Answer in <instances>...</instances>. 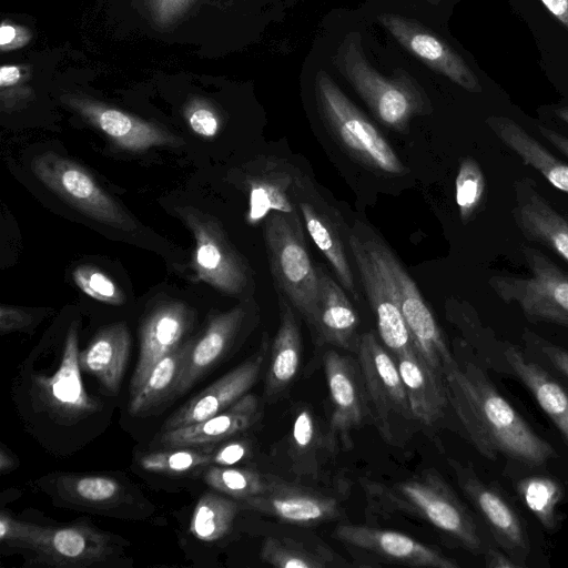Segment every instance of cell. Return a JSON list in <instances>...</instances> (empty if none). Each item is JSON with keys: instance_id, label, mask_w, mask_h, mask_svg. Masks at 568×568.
I'll return each instance as SVG.
<instances>
[{"instance_id": "22", "label": "cell", "mask_w": 568, "mask_h": 568, "mask_svg": "<svg viewBox=\"0 0 568 568\" xmlns=\"http://www.w3.org/2000/svg\"><path fill=\"white\" fill-rule=\"evenodd\" d=\"M511 212L525 239L548 247L568 262V220L538 192L534 180L515 181Z\"/></svg>"}, {"instance_id": "17", "label": "cell", "mask_w": 568, "mask_h": 568, "mask_svg": "<svg viewBox=\"0 0 568 568\" xmlns=\"http://www.w3.org/2000/svg\"><path fill=\"white\" fill-rule=\"evenodd\" d=\"M63 101L121 149L141 152L153 146H179L183 141L166 130L95 100L69 95Z\"/></svg>"}, {"instance_id": "46", "label": "cell", "mask_w": 568, "mask_h": 568, "mask_svg": "<svg viewBox=\"0 0 568 568\" xmlns=\"http://www.w3.org/2000/svg\"><path fill=\"white\" fill-rule=\"evenodd\" d=\"M538 344L544 357L568 381V351L544 339H538Z\"/></svg>"}, {"instance_id": "14", "label": "cell", "mask_w": 568, "mask_h": 568, "mask_svg": "<svg viewBox=\"0 0 568 568\" xmlns=\"http://www.w3.org/2000/svg\"><path fill=\"white\" fill-rule=\"evenodd\" d=\"M385 254L398 290L400 308L415 349L438 375H445L457 365L442 328L426 304L416 283L394 252L386 245Z\"/></svg>"}, {"instance_id": "4", "label": "cell", "mask_w": 568, "mask_h": 568, "mask_svg": "<svg viewBox=\"0 0 568 568\" xmlns=\"http://www.w3.org/2000/svg\"><path fill=\"white\" fill-rule=\"evenodd\" d=\"M357 356L369 407V418L390 444L404 443L414 432V417L393 355L374 332L361 335Z\"/></svg>"}, {"instance_id": "28", "label": "cell", "mask_w": 568, "mask_h": 568, "mask_svg": "<svg viewBox=\"0 0 568 568\" xmlns=\"http://www.w3.org/2000/svg\"><path fill=\"white\" fill-rule=\"evenodd\" d=\"M130 333L119 322L100 329L79 354V367L94 376L111 393H116L130 353Z\"/></svg>"}, {"instance_id": "18", "label": "cell", "mask_w": 568, "mask_h": 568, "mask_svg": "<svg viewBox=\"0 0 568 568\" xmlns=\"http://www.w3.org/2000/svg\"><path fill=\"white\" fill-rule=\"evenodd\" d=\"M240 503L242 509L253 510L293 525H318L343 516L342 506L334 497L287 480L267 494Z\"/></svg>"}, {"instance_id": "50", "label": "cell", "mask_w": 568, "mask_h": 568, "mask_svg": "<svg viewBox=\"0 0 568 568\" xmlns=\"http://www.w3.org/2000/svg\"><path fill=\"white\" fill-rule=\"evenodd\" d=\"M540 134L549 142L551 143L558 151H560L564 155L568 158V138L564 134L539 125L538 126Z\"/></svg>"}, {"instance_id": "12", "label": "cell", "mask_w": 568, "mask_h": 568, "mask_svg": "<svg viewBox=\"0 0 568 568\" xmlns=\"http://www.w3.org/2000/svg\"><path fill=\"white\" fill-rule=\"evenodd\" d=\"M240 182L248 195L246 221L257 224L273 212H300L298 195L308 186L302 172L285 159L258 158L243 165Z\"/></svg>"}, {"instance_id": "26", "label": "cell", "mask_w": 568, "mask_h": 568, "mask_svg": "<svg viewBox=\"0 0 568 568\" xmlns=\"http://www.w3.org/2000/svg\"><path fill=\"white\" fill-rule=\"evenodd\" d=\"M280 324L272 341L264 378V397L278 400L293 384L301 363V329L294 307L277 293Z\"/></svg>"}, {"instance_id": "35", "label": "cell", "mask_w": 568, "mask_h": 568, "mask_svg": "<svg viewBox=\"0 0 568 568\" xmlns=\"http://www.w3.org/2000/svg\"><path fill=\"white\" fill-rule=\"evenodd\" d=\"M261 560L277 568H328L346 566L337 554L325 546H312L287 537L264 540Z\"/></svg>"}, {"instance_id": "37", "label": "cell", "mask_w": 568, "mask_h": 568, "mask_svg": "<svg viewBox=\"0 0 568 568\" xmlns=\"http://www.w3.org/2000/svg\"><path fill=\"white\" fill-rule=\"evenodd\" d=\"M213 445L172 447L148 452L138 463L145 471L164 475L202 473L212 465Z\"/></svg>"}, {"instance_id": "1", "label": "cell", "mask_w": 568, "mask_h": 568, "mask_svg": "<svg viewBox=\"0 0 568 568\" xmlns=\"http://www.w3.org/2000/svg\"><path fill=\"white\" fill-rule=\"evenodd\" d=\"M445 383L449 405L483 456L528 466H541L556 457L552 445L530 427L477 364L457 359Z\"/></svg>"}, {"instance_id": "41", "label": "cell", "mask_w": 568, "mask_h": 568, "mask_svg": "<svg viewBox=\"0 0 568 568\" xmlns=\"http://www.w3.org/2000/svg\"><path fill=\"white\" fill-rule=\"evenodd\" d=\"M255 442L243 435L213 445L212 465L235 466L248 462L255 453Z\"/></svg>"}, {"instance_id": "10", "label": "cell", "mask_w": 568, "mask_h": 568, "mask_svg": "<svg viewBox=\"0 0 568 568\" xmlns=\"http://www.w3.org/2000/svg\"><path fill=\"white\" fill-rule=\"evenodd\" d=\"M123 540L85 523L39 526L29 551L32 564L44 567L82 568L99 566L115 557Z\"/></svg>"}, {"instance_id": "38", "label": "cell", "mask_w": 568, "mask_h": 568, "mask_svg": "<svg viewBox=\"0 0 568 568\" xmlns=\"http://www.w3.org/2000/svg\"><path fill=\"white\" fill-rule=\"evenodd\" d=\"M517 493L526 507L547 529L557 525V506L562 498V487L550 477L530 476L517 483Z\"/></svg>"}, {"instance_id": "7", "label": "cell", "mask_w": 568, "mask_h": 568, "mask_svg": "<svg viewBox=\"0 0 568 568\" xmlns=\"http://www.w3.org/2000/svg\"><path fill=\"white\" fill-rule=\"evenodd\" d=\"M175 210L194 239L192 265L196 278L233 296L251 288L252 270L231 243L220 221L192 206Z\"/></svg>"}, {"instance_id": "36", "label": "cell", "mask_w": 568, "mask_h": 568, "mask_svg": "<svg viewBox=\"0 0 568 568\" xmlns=\"http://www.w3.org/2000/svg\"><path fill=\"white\" fill-rule=\"evenodd\" d=\"M242 509L241 503L220 491H206L192 513L190 530L201 541H216L226 536Z\"/></svg>"}, {"instance_id": "42", "label": "cell", "mask_w": 568, "mask_h": 568, "mask_svg": "<svg viewBox=\"0 0 568 568\" xmlns=\"http://www.w3.org/2000/svg\"><path fill=\"white\" fill-rule=\"evenodd\" d=\"M38 529L39 525L19 520L8 511L0 514V540L8 547L29 550Z\"/></svg>"}, {"instance_id": "52", "label": "cell", "mask_w": 568, "mask_h": 568, "mask_svg": "<svg viewBox=\"0 0 568 568\" xmlns=\"http://www.w3.org/2000/svg\"><path fill=\"white\" fill-rule=\"evenodd\" d=\"M18 466V460L14 455L1 445L0 449V470L1 474L12 471Z\"/></svg>"}, {"instance_id": "9", "label": "cell", "mask_w": 568, "mask_h": 568, "mask_svg": "<svg viewBox=\"0 0 568 568\" xmlns=\"http://www.w3.org/2000/svg\"><path fill=\"white\" fill-rule=\"evenodd\" d=\"M332 536L361 561V566L458 567L438 548L395 530L342 523L334 528Z\"/></svg>"}, {"instance_id": "54", "label": "cell", "mask_w": 568, "mask_h": 568, "mask_svg": "<svg viewBox=\"0 0 568 568\" xmlns=\"http://www.w3.org/2000/svg\"><path fill=\"white\" fill-rule=\"evenodd\" d=\"M433 2H437L438 0H432Z\"/></svg>"}, {"instance_id": "49", "label": "cell", "mask_w": 568, "mask_h": 568, "mask_svg": "<svg viewBox=\"0 0 568 568\" xmlns=\"http://www.w3.org/2000/svg\"><path fill=\"white\" fill-rule=\"evenodd\" d=\"M546 9L568 29V0H540Z\"/></svg>"}, {"instance_id": "21", "label": "cell", "mask_w": 568, "mask_h": 568, "mask_svg": "<svg viewBox=\"0 0 568 568\" xmlns=\"http://www.w3.org/2000/svg\"><path fill=\"white\" fill-rule=\"evenodd\" d=\"M248 314L246 303L212 315L203 333L192 339L175 396L184 394L220 364L235 345Z\"/></svg>"}, {"instance_id": "45", "label": "cell", "mask_w": 568, "mask_h": 568, "mask_svg": "<svg viewBox=\"0 0 568 568\" xmlns=\"http://www.w3.org/2000/svg\"><path fill=\"white\" fill-rule=\"evenodd\" d=\"M30 40L28 30L3 22L0 27V47L3 51L23 47Z\"/></svg>"}, {"instance_id": "3", "label": "cell", "mask_w": 568, "mask_h": 568, "mask_svg": "<svg viewBox=\"0 0 568 568\" xmlns=\"http://www.w3.org/2000/svg\"><path fill=\"white\" fill-rule=\"evenodd\" d=\"M301 213L273 212L264 220V240L276 293L312 327L318 303L317 267L304 236Z\"/></svg>"}, {"instance_id": "8", "label": "cell", "mask_w": 568, "mask_h": 568, "mask_svg": "<svg viewBox=\"0 0 568 568\" xmlns=\"http://www.w3.org/2000/svg\"><path fill=\"white\" fill-rule=\"evenodd\" d=\"M31 171L49 190L89 217L122 231L135 230L134 219L77 162L44 152L32 159Z\"/></svg>"}, {"instance_id": "6", "label": "cell", "mask_w": 568, "mask_h": 568, "mask_svg": "<svg viewBox=\"0 0 568 568\" xmlns=\"http://www.w3.org/2000/svg\"><path fill=\"white\" fill-rule=\"evenodd\" d=\"M523 255L529 275H493V292L530 322L568 327V273L538 248L525 246Z\"/></svg>"}, {"instance_id": "32", "label": "cell", "mask_w": 568, "mask_h": 568, "mask_svg": "<svg viewBox=\"0 0 568 568\" xmlns=\"http://www.w3.org/2000/svg\"><path fill=\"white\" fill-rule=\"evenodd\" d=\"M308 190L310 187L307 186L298 195L297 200L298 210L307 232L331 264L343 288L351 292L357 298L354 274L338 229L326 212L306 199Z\"/></svg>"}, {"instance_id": "5", "label": "cell", "mask_w": 568, "mask_h": 568, "mask_svg": "<svg viewBox=\"0 0 568 568\" xmlns=\"http://www.w3.org/2000/svg\"><path fill=\"white\" fill-rule=\"evenodd\" d=\"M316 97L326 125L349 156L382 174L407 172L379 131L325 72L317 74Z\"/></svg>"}, {"instance_id": "51", "label": "cell", "mask_w": 568, "mask_h": 568, "mask_svg": "<svg viewBox=\"0 0 568 568\" xmlns=\"http://www.w3.org/2000/svg\"><path fill=\"white\" fill-rule=\"evenodd\" d=\"M21 79L20 68L17 65H2L0 69L1 88L10 87L18 83Z\"/></svg>"}, {"instance_id": "33", "label": "cell", "mask_w": 568, "mask_h": 568, "mask_svg": "<svg viewBox=\"0 0 568 568\" xmlns=\"http://www.w3.org/2000/svg\"><path fill=\"white\" fill-rule=\"evenodd\" d=\"M191 342L185 341L155 363L143 384L130 395L129 412L132 415L146 413L175 396Z\"/></svg>"}, {"instance_id": "27", "label": "cell", "mask_w": 568, "mask_h": 568, "mask_svg": "<svg viewBox=\"0 0 568 568\" xmlns=\"http://www.w3.org/2000/svg\"><path fill=\"white\" fill-rule=\"evenodd\" d=\"M415 419L430 427L449 405L445 378L435 373L417 352L394 357Z\"/></svg>"}, {"instance_id": "48", "label": "cell", "mask_w": 568, "mask_h": 568, "mask_svg": "<svg viewBox=\"0 0 568 568\" xmlns=\"http://www.w3.org/2000/svg\"><path fill=\"white\" fill-rule=\"evenodd\" d=\"M485 565L488 568H519L520 562L515 561L503 551L496 548H489L485 552Z\"/></svg>"}, {"instance_id": "30", "label": "cell", "mask_w": 568, "mask_h": 568, "mask_svg": "<svg viewBox=\"0 0 568 568\" xmlns=\"http://www.w3.org/2000/svg\"><path fill=\"white\" fill-rule=\"evenodd\" d=\"M486 123L524 164L538 171L557 190L568 194V164L550 153L521 125L508 116L493 115Z\"/></svg>"}, {"instance_id": "24", "label": "cell", "mask_w": 568, "mask_h": 568, "mask_svg": "<svg viewBox=\"0 0 568 568\" xmlns=\"http://www.w3.org/2000/svg\"><path fill=\"white\" fill-rule=\"evenodd\" d=\"M318 303L313 326L318 344H327L356 354L361 335L359 317L343 287L317 265Z\"/></svg>"}, {"instance_id": "53", "label": "cell", "mask_w": 568, "mask_h": 568, "mask_svg": "<svg viewBox=\"0 0 568 568\" xmlns=\"http://www.w3.org/2000/svg\"><path fill=\"white\" fill-rule=\"evenodd\" d=\"M556 115L568 124V106L558 108L555 110Z\"/></svg>"}, {"instance_id": "39", "label": "cell", "mask_w": 568, "mask_h": 568, "mask_svg": "<svg viewBox=\"0 0 568 568\" xmlns=\"http://www.w3.org/2000/svg\"><path fill=\"white\" fill-rule=\"evenodd\" d=\"M486 180L479 163L471 156L462 159L455 180V197L462 222L467 224L480 207Z\"/></svg>"}, {"instance_id": "40", "label": "cell", "mask_w": 568, "mask_h": 568, "mask_svg": "<svg viewBox=\"0 0 568 568\" xmlns=\"http://www.w3.org/2000/svg\"><path fill=\"white\" fill-rule=\"evenodd\" d=\"M75 285L88 296L111 305H121L125 296L116 283L101 270L80 265L73 271Z\"/></svg>"}, {"instance_id": "11", "label": "cell", "mask_w": 568, "mask_h": 568, "mask_svg": "<svg viewBox=\"0 0 568 568\" xmlns=\"http://www.w3.org/2000/svg\"><path fill=\"white\" fill-rule=\"evenodd\" d=\"M341 64L349 83L384 125L404 132L409 120L423 112L422 95L403 82L382 77L354 43L343 50Z\"/></svg>"}, {"instance_id": "43", "label": "cell", "mask_w": 568, "mask_h": 568, "mask_svg": "<svg viewBox=\"0 0 568 568\" xmlns=\"http://www.w3.org/2000/svg\"><path fill=\"white\" fill-rule=\"evenodd\" d=\"M185 116L192 131L203 138H214L221 121L213 108L204 101L194 100L185 109Z\"/></svg>"}, {"instance_id": "19", "label": "cell", "mask_w": 568, "mask_h": 568, "mask_svg": "<svg viewBox=\"0 0 568 568\" xmlns=\"http://www.w3.org/2000/svg\"><path fill=\"white\" fill-rule=\"evenodd\" d=\"M379 20L404 48L430 69L469 92H481L478 78L465 60L437 36L396 14H384Z\"/></svg>"}, {"instance_id": "23", "label": "cell", "mask_w": 568, "mask_h": 568, "mask_svg": "<svg viewBox=\"0 0 568 568\" xmlns=\"http://www.w3.org/2000/svg\"><path fill=\"white\" fill-rule=\"evenodd\" d=\"M261 417L258 397L247 393L224 412L205 420L185 427L160 430L153 445L162 448L215 445L245 434Z\"/></svg>"}, {"instance_id": "13", "label": "cell", "mask_w": 568, "mask_h": 568, "mask_svg": "<svg viewBox=\"0 0 568 568\" xmlns=\"http://www.w3.org/2000/svg\"><path fill=\"white\" fill-rule=\"evenodd\" d=\"M332 413L329 433L338 448L348 450L352 433L369 418L368 399L358 359L327 349L323 356Z\"/></svg>"}, {"instance_id": "44", "label": "cell", "mask_w": 568, "mask_h": 568, "mask_svg": "<svg viewBox=\"0 0 568 568\" xmlns=\"http://www.w3.org/2000/svg\"><path fill=\"white\" fill-rule=\"evenodd\" d=\"M34 324V316L30 312L11 305L0 307V332L8 334L12 332L27 331Z\"/></svg>"}, {"instance_id": "31", "label": "cell", "mask_w": 568, "mask_h": 568, "mask_svg": "<svg viewBox=\"0 0 568 568\" xmlns=\"http://www.w3.org/2000/svg\"><path fill=\"white\" fill-rule=\"evenodd\" d=\"M505 358L515 376L527 387L537 404L568 443V394L544 367L509 345Z\"/></svg>"}, {"instance_id": "29", "label": "cell", "mask_w": 568, "mask_h": 568, "mask_svg": "<svg viewBox=\"0 0 568 568\" xmlns=\"http://www.w3.org/2000/svg\"><path fill=\"white\" fill-rule=\"evenodd\" d=\"M49 483L54 496L81 508L109 511L132 501L128 486L109 475L63 473Z\"/></svg>"}, {"instance_id": "15", "label": "cell", "mask_w": 568, "mask_h": 568, "mask_svg": "<svg viewBox=\"0 0 568 568\" xmlns=\"http://www.w3.org/2000/svg\"><path fill=\"white\" fill-rule=\"evenodd\" d=\"M270 347L268 335L264 333L254 354L182 405L164 422L161 430L193 425L231 407L257 382Z\"/></svg>"}, {"instance_id": "47", "label": "cell", "mask_w": 568, "mask_h": 568, "mask_svg": "<svg viewBox=\"0 0 568 568\" xmlns=\"http://www.w3.org/2000/svg\"><path fill=\"white\" fill-rule=\"evenodd\" d=\"M154 12L162 21H168L179 14L190 0H151Z\"/></svg>"}, {"instance_id": "34", "label": "cell", "mask_w": 568, "mask_h": 568, "mask_svg": "<svg viewBox=\"0 0 568 568\" xmlns=\"http://www.w3.org/2000/svg\"><path fill=\"white\" fill-rule=\"evenodd\" d=\"M203 481L213 490L239 501L267 494L286 479L248 467L210 465L202 471Z\"/></svg>"}, {"instance_id": "25", "label": "cell", "mask_w": 568, "mask_h": 568, "mask_svg": "<svg viewBox=\"0 0 568 568\" xmlns=\"http://www.w3.org/2000/svg\"><path fill=\"white\" fill-rule=\"evenodd\" d=\"M285 446L288 470L306 478H316L338 449L328 425L324 426L308 406L296 409Z\"/></svg>"}, {"instance_id": "2", "label": "cell", "mask_w": 568, "mask_h": 568, "mask_svg": "<svg viewBox=\"0 0 568 568\" xmlns=\"http://www.w3.org/2000/svg\"><path fill=\"white\" fill-rule=\"evenodd\" d=\"M363 488L375 511L418 517L467 550L474 554L481 550L483 541L471 514L435 469L392 484L367 480Z\"/></svg>"}, {"instance_id": "16", "label": "cell", "mask_w": 568, "mask_h": 568, "mask_svg": "<svg viewBox=\"0 0 568 568\" xmlns=\"http://www.w3.org/2000/svg\"><path fill=\"white\" fill-rule=\"evenodd\" d=\"M457 483L487 523L496 542L511 558L523 560L529 551V540L519 514L495 487L476 475L471 467L449 459Z\"/></svg>"}, {"instance_id": "20", "label": "cell", "mask_w": 568, "mask_h": 568, "mask_svg": "<svg viewBox=\"0 0 568 568\" xmlns=\"http://www.w3.org/2000/svg\"><path fill=\"white\" fill-rule=\"evenodd\" d=\"M194 322V312L182 302L156 306L140 329V352L131 378L130 395L135 393L158 361L180 346Z\"/></svg>"}]
</instances>
